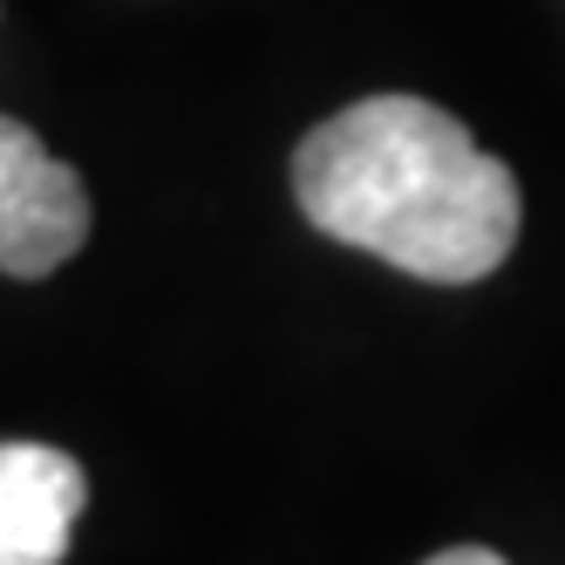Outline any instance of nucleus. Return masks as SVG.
Here are the masks:
<instances>
[{"instance_id":"obj_4","label":"nucleus","mask_w":565,"mask_h":565,"mask_svg":"<svg viewBox=\"0 0 565 565\" xmlns=\"http://www.w3.org/2000/svg\"><path fill=\"white\" fill-rule=\"evenodd\" d=\"M429 565H504L491 545H450V552H436Z\"/></svg>"},{"instance_id":"obj_2","label":"nucleus","mask_w":565,"mask_h":565,"mask_svg":"<svg viewBox=\"0 0 565 565\" xmlns=\"http://www.w3.org/2000/svg\"><path fill=\"white\" fill-rule=\"evenodd\" d=\"M89 238V191L49 143L0 116V273L42 279Z\"/></svg>"},{"instance_id":"obj_3","label":"nucleus","mask_w":565,"mask_h":565,"mask_svg":"<svg viewBox=\"0 0 565 565\" xmlns=\"http://www.w3.org/2000/svg\"><path fill=\"white\" fill-rule=\"evenodd\" d=\"M89 483L49 443H0V565H62Z\"/></svg>"},{"instance_id":"obj_1","label":"nucleus","mask_w":565,"mask_h":565,"mask_svg":"<svg viewBox=\"0 0 565 565\" xmlns=\"http://www.w3.org/2000/svg\"><path fill=\"white\" fill-rule=\"evenodd\" d=\"M307 225L436 287L498 273L518 238V178L450 109L361 96L294 157Z\"/></svg>"}]
</instances>
